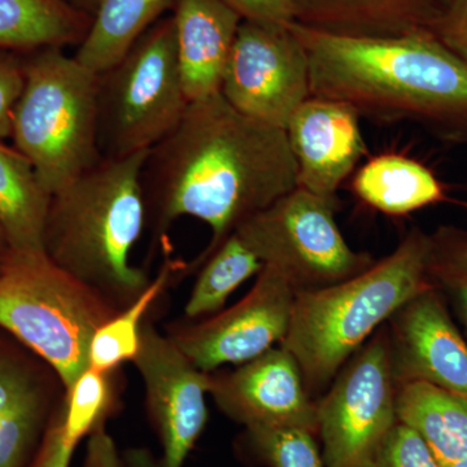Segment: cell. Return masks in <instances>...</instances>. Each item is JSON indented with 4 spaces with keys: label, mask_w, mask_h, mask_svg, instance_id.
Instances as JSON below:
<instances>
[{
    "label": "cell",
    "mask_w": 467,
    "mask_h": 467,
    "mask_svg": "<svg viewBox=\"0 0 467 467\" xmlns=\"http://www.w3.org/2000/svg\"><path fill=\"white\" fill-rule=\"evenodd\" d=\"M297 187L287 135L233 109L223 95L192 101L173 131L147 153L142 189L147 227L162 235L175 221L207 223L201 265L243 221Z\"/></svg>",
    "instance_id": "obj_1"
},
{
    "label": "cell",
    "mask_w": 467,
    "mask_h": 467,
    "mask_svg": "<svg viewBox=\"0 0 467 467\" xmlns=\"http://www.w3.org/2000/svg\"><path fill=\"white\" fill-rule=\"evenodd\" d=\"M290 29L308 55L312 95L348 104L361 119L410 122L467 146V64L431 33L362 38L296 21Z\"/></svg>",
    "instance_id": "obj_2"
},
{
    "label": "cell",
    "mask_w": 467,
    "mask_h": 467,
    "mask_svg": "<svg viewBox=\"0 0 467 467\" xmlns=\"http://www.w3.org/2000/svg\"><path fill=\"white\" fill-rule=\"evenodd\" d=\"M147 152L101 159L51 195L43 250L57 266L122 309L150 279L131 264L147 227L142 168Z\"/></svg>",
    "instance_id": "obj_3"
},
{
    "label": "cell",
    "mask_w": 467,
    "mask_h": 467,
    "mask_svg": "<svg viewBox=\"0 0 467 467\" xmlns=\"http://www.w3.org/2000/svg\"><path fill=\"white\" fill-rule=\"evenodd\" d=\"M430 234L413 227L389 256L365 272L318 290L296 292L281 346L299 364L306 389L318 391L377 330L427 288Z\"/></svg>",
    "instance_id": "obj_4"
},
{
    "label": "cell",
    "mask_w": 467,
    "mask_h": 467,
    "mask_svg": "<svg viewBox=\"0 0 467 467\" xmlns=\"http://www.w3.org/2000/svg\"><path fill=\"white\" fill-rule=\"evenodd\" d=\"M119 310L46 252L0 257V330L47 365L64 393L88 368L95 331Z\"/></svg>",
    "instance_id": "obj_5"
},
{
    "label": "cell",
    "mask_w": 467,
    "mask_h": 467,
    "mask_svg": "<svg viewBox=\"0 0 467 467\" xmlns=\"http://www.w3.org/2000/svg\"><path fill=\"white\" fill-rule=\"evenodd\" d=\"M23 57L26 79L11 138L54 195L103 159L98 146V73L63 48Z\"/></svg>",
    "instance_id": "obj_6"
},
{
    "label": "cell",
    "mask_w": 467,
    "mask_h": 467,
    "mask_svg": "<svg viewBox=\"0 0 467 467\" xmlns=\"http://www.w3.org/2000/svg\"><path fill=\"white\" fill-rule=\"evenodd\" d=\"M173 17L162 18L121 60L98 75V146L103 159L147 152L189 109Z\"/></svg>",
    "instance_id": "obj_7"
},
{
    "label": "cell",
    "mask_w": 467,
    "mask_h": 467,
    "mask_svg": "<svg viewBox=\"0 0 467 467\" xmlns=\"http://www.w3.org/2000/svg\"><path fill=\"white\" fill-rule=\"evenodd\" d=\"M328 201L301 187L276 199L236 227L239 239L264 265L275 267L300 291L318 290L365 272L376 261L356 252L340 233Z\"/></svg>",
    "instance_id": "obj_8"
},
{
    "label": "cell",
    "mask_w": 467,
    "mask_h": 467,
    "mask_svg": "<svg viewBox=\"0 0 467 467\" xmlns=\"http://www.w3.org/2000/svg\"><path fill=\"white\" fill-rule=\"evenodd\" d=\"M389 334H378L317 404L325 467H374L398 423Z\"/></svg>",
    "instance_id": "obj_9"
},
{
    "label": "cell",
    "mask_w": 467,
    "mask_h": 467,
    "mask_svg": "<svg viewBox=\"0 0 467 467\" xmlns=\"http://www.w3.org/2000/svg\"><path fill=\"white\" fill-rule=\"evenodd\" d=\"M220 94L242 115L285 130L312 95L308 55L290 26L243 20Z\"/></svg>",
    "instance_id": "obj_10"
},
{
    "label": "cell",
    "mask_w": 467,
    "mask_h": 467,
    "mask_svg": "<svg viewBox=\"0 0 467 467\" xmlns=\"http://www.w3.org/2000/svg\"><path fill=\"white\" fill-rule=\"evenodd\" d=\"M254 287L232 308L202 321L174 324L168 337L204 373L259 358L290 327L296 290L273 266L264 265Z\"/></svg>",
    "instance_id": "obj_11"
},
{
    "label": "cell",
    "mask_w": 467,
    "mask_h": 467,
    "mask_svg": "<svg viewBox=\"0 0 467 467\" xmlns=\"http://www.w3.org/2000/svg\"><path fill=\"white\" fill-rule=\"evenodd\" d=\"M131 362L142 378L147 416L161 445L159 467H183L207 426L212 373L199 370L152 324L143 326Z\"/></svg>",
    "instance_id": "obj_12"
},
{
    "label": "cell",
    "mask_w": 467,
    "mask_h": 467,
    "mask_svg": "<svg viewBox=\"0 0 467 467\" xmlns=\"http://www.w3.org/2000/svg\"><path fill=\"white\" fill-rule=\"evenodd\" d=\"M209 393L221 411L244 429L300 427L317 435V404L296 359L282 346L232 373L212 374Z\"/></svg>",
    "instance_id": "obj_13"
},
{
    "label": "cell",
    "mask_w": 467,
    "mask_h": 467,
    "mask_svg": "<svg viewBox=\"0 0 467 467\" xmlns=\"http://www.w3.org/2000/svg\"><path fill=\"white\" fill-rule=\"evenodd\" d=\"M389 355L396 386L426 382L467 399V344L435 287L391 318Z\"/></svg>",
    "instance_id": "obj_14"
},
{
    "label": "cell",
    "mask_w": 467,
    "mask_h": 467,
    "mask_svg": "<svg viewBox=\"0 0 467 467\" xmlns=\"http://www.w3.org/2000/svg\"><path fill=\"white\" fill-rule=\"evenodd\" d=\"M361 117L348 104L310 95L292 115L285 135L297 168V186L337 201V192L367 153Z\"/></svg>",
    "instance_id": "obj_15"
},
{
    "label": "cell",
    "mask_w": 467,
    "mask_h": 467,
    "mask_svg": "<svg viewBox=\"0 0 467 467\" xmlns=\"http://www.w3.org/2000/svg\"><path fill=\"white\" fill-rule=\"evenodd\" d=\"M178 66L190 103L220 94L243 18L223 0H174Z\"/></svg>",
    "instance_id": "obj_16"
},
{
    "label": "cell",
    "mask_w": 467,
    "mask_h": 467,
    "mask_svg": "<svg viewBox=\"0 0 467 467\" xmlns=\"http://www.w3.org/2000/svg\"><path fill=\"white\" fill-rule=\"evenodd\" d=\"M441 0H297L296 23L321 32L389 38L430 32Z\"/></svg>",
    "instance_id": "obj_17"
},
{
    "label": "cell",
    "mask_w": 467,
    "mask_h": 467,
    "mask_svg": "<svg viewBox=\"0 0 467 467\" xmlns=\"http://www.w3.org/2000/svg\"><path fill=\"white\" fill-rule=\"evenodd\" d=\"M396 416L422 438L441 467L467 459V399L426 382L401 383Z\"/></svg>",
    "instance_id": "obj_18"
},
{
    "label": "cell",
    "mask_w": 467,
    "mask_h": 467,
    "mask_svg": "<svg viewBox=\"0 0 467 467\" xmlns=\"http://www.w3.org/2000/svg\"><path fill=\"white\" fill-rule=\"evenodd\" d=\"M91 21L67 0H0V51L26 55L79 46Z\"/></svg>",
    "instance_id": "obj_19"
},
{
    "label": "cell",
    "mask_w": 467,
    "mask_h": 467,
    "mask_svg": "<svg viewBox=\"0 0 467 467\" xmlns=\"http://www.w3.org/2000/svg\"><path fill=\"white\" fill-rule=\"evenodd\" d=\"M51 195L29 159L0 140V226L9 250L45 252L43 235Z\"/></svg>",
    "instance_id": "obj_20"
},
{
    "label": "cell",
    "mask_w": 467,
    "mask_h": 467,
    "mask_svg": "<svg viewBox=\"0 0 467 467\" xmlns=\"http://www.w3.org/2000/svg\"><path fill=\"white\" fill-rule=\"evenodd\" d=\"M353 192L389 216H404L445 198L444 187L429 168L398 153L368 160L355 175Z\"/></svg>",
    "instance_id": "obj_21"
},
{
    "label": "cell",
    "mask_w": 467,
    "mask_h": 467,
    "mask_svg": "<svg viewBox=\"0 0 467 467\" xmlns=\"http://www.w3.org/2000/svg\"><path fill=\"white\" fill-rule=\"evenodd\" d=\"M174 0H101L75 57L92 72L115 66Z\"/></svg>",
    "instance_id": "obj_22"
},
{
    "label": "cell",
    "mask_w": 467,
    "mask_h": 467,
    "mask_svg": "<svg viewBox=\"0 0 467 467\" xmlns=\"http://www.w3.org/2000/svg\"><path fill=\"white\" fill-rule=\"evenodd\" d=\"M174 266L177 264L167 259L140 296L95 331L88 347V368L113 373L124 362L133 361L140 347L144 316L167 288Z\"/></svg>",
    "instance_id": "obj_23"
},
{
    "label": "cell",
    "mask_w": 467,
    "mask_h": 467,
    "mask_svg": "<svg viewBox=\"0 0 467 467\" xmlns=\"http://www.w3.org/2000/svg\"><path fill=\"white\" fill-rule=\"evenodd\" d=\"M184 306V316L195 321L223 310L227 297L251 276L263 270V261L239 239L235 233L212 252L202 263Z\"/></svg>",
    "instance_id": "obj_24"
},
{
    "label": "cell",
    "mask_w": 467,
    "mask_h": 467,
    "mask_svg": "<svg viewBox=\"0 0 467 467\" xmlns=\"http://www.w3.org/2000/svg\"><path fill=\"white\" fill-rule=\"evenodd\" d=\"M316 436L300 427L245 429L238 450L245 459L266 467H325Z\"/></svg>",
    "instance_id": "obj_25"
},
{
    "label": "cell",
    "mask_w": 467,
    "mask_h": 467,
    "mask_svg": "<svg viewBox=\"0 0 467 467\" xmlns=\"http://www.w3.org/2000/svg\"><path fill=\"white\" fill-rule=\"evenodd\" d=\"M429 275L436 290L450 295L467 328V233L439 227L430 234Z\"/></svg>",
    "instance_id": "obj_26"
},
{
    "label": "cell",
    "mask_w": 467,
    "mask_h": 467,
    "mask_svg": "<svg viewBox=\"0 0 467 467\" xmlns=\"http://www.w3.org/2000/svg\"><path fill=\"white\" fill-rule=\"evenodd\" d=\"M0 337V420L33 393L50 386V377L45 376L36 365L17 347Z\"/></svg>",
    "instance_id": "obj_27"
},
{
    "label": "cell",
    "mask_w": 467,
    "mask_h": 467,
    "mask_svg": "<svg viewBox=\"0 0 467 467\" xmlns=\"http://www.w3.org/2000/svg\"><path fill=\"white\" fill-rule=\"evenodd\" d=\"M374 467H441L434 454L410 427L396 423Z\"/></svg>",
    "instance_id": "obj_28"
},
{
    "label": "cell",
    "mask_w": 467,
    "mask_h": 467,
    "mask_svg": "<svg viewBox=\"0 0 467 467\" xmlns=\"http://www.w3.org/2000/svg\"><path fill=\"white\" fill-rule=\"evenodd\" d=\"M430 33L467 64V0H441Z\"/></svg>",
    "instance_id": "obj_29"
},
{
    "label": "cell",
    "mask_w": 467,
    "mask_h": 467,
    "mask_svg": "<svg viewBox=\"0 0 467 467\" xmlns=\"http://www.w3.org/2000/svg\"><path fill=\"white\" fill-rule=\"evenodd\" d=\"M24 57L0 51V140L11 138L12 119L24 88Z\"/></svg>",
    "instance_id": "obj_30"
},
{
    "label": "cell",
    "mask_w": 467,
    "mask_h": 467,
    "mask_svg": "<svg viewBox=\"0 0 467 467\" xmlns=\"http://www.w3.org/2000/svg\"><path fill=\"white\" fill-rule=\"evenodd\" d=\"M77 447L67 434L60 404L29 467H70Z\"/></svg>",
    "instance_id": "obj_31"
},
{
    "label": "cell",
    "mask_w": 467,
    "mask_h": 467,
    "mask_svg": "<svg viewBox=\"0 0 467 467\" xmlns=\"http://www.w3.org/2000/svg\"><path fill=\"white\" fill-rule=\"evenodd\" d=\"M245 21L290 26L296 21L297 0H223Z\"/></svg>",
    "instance_id": "obj_32"
},
{
    "label": "cell",
    "mask_w": 467,
    "mask_h": 467,
    "mask_svg": "<svg viewBox=\"0 0 467 467\" xmlns=\"http://www.w3.org/2000/svg\"><path fill=\"white\" fill-rule=\"evenodd\" d=\"M84 467H122L121 453L107 431L106 423H100L88 436Z\"/></svg>",
    "instance_id": "obj_33"
},
{
    "label": "cell",
    "mask_w": 467,
    "mask_h": 467,
    "mask_svg": "<svg viewBox=\"0 0 467 467\" xmlns=\"http://www.w3.org/2000/svg\"><path fill=\"white\" fill-rule=\"evenodd\" d=\"M122 467H159L158 460L147 448H131L121 454Z\"/></svg>",
    "instance_id": "obj_34"
},
{
    "label": "cell",
    "mask_w": 467,
    "mask_h": 467,
    "mask_svg": "<svg viewBox=\"0 0 467 467\" xmlns=\"http://www.w3.org/2000/svg\"><path fill=\"white\" fill-rule=\"evenodd\" d=\"M67 2L92 16L97 12L98 7H99L101 0H67Z\"/></svg>",
    "instance_id": "obj_35"
},
{
    "label": "cell",
    "mask_w": 467,
    "mask_h": 467,
    "mask_svg": "<svg viewBox=\"0 0 467 467\" xmlns=\"http://www.w3.org/2000/svg\"><path fill=\"white\" fill-rule=\"evenodd\" d=\"M9 250L7 238L5 234L3 232L2 226H0V257Z\"/></svg>",
    "instance_id": "obj_36"
},
{
    "label": "cell",
    "mask_w": 467,
    "mask_h": 467,
    "mask_svg": "<svg viewBox=\"0 0 467 467\" xmlns=\"http://www.w3.org/2000/svg\"><path fill=\"white\" fill-rule=\"evenodd\" d=\"M451 467H467V459L460 461V462L454 463Z\"/></svg>",
    "instance_id": "obj_37"
}]
</instances>
